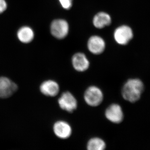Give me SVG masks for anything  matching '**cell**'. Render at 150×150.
<instances>
[{
    "mask_svg": "<svg viewBox=\"0 0 150 150\" xmlns=\"http://www.w3.org/2000/svg\"><path fill=\"white\" fill-rule=\"evenodd\" d=\"M105 115L108 121L115 124L121 123L124 118L122 108L117 103H112L109 105L105 110Z\"/></svg>",
    "mask_w": 150,
    "mask_h": 150,
    "instance_id": "4",
    "label": "cell"
},
{
    "mask_svg": "<svg viewBox=\"0 0 150 150\" xmlns=\"http://www.w3.org/2000/svg\"><path fill=\"white\" fill-rule=\"evenodd\" d=\"M144 90V86L141 80L137 78L130 79L123 85L121 94L126 101L135 103L140 99Z\"/></svg>",
    "mask_w": 150,
    "mask_h": 150,
    "instance_id": "1",
    "label": "cell"
},
{
    "mask_svg": "<svg viewBox=\"0 0 150 150\" xmlns=\"http://www.w3.org/2000/svg\"><path fill=\"white\" fill-rule=\"evenodd\" d=\"M58 104L62 110L73 112L77 108L78 102L75 96L70 92L63 93L58 99Z\"/></svg>",
    "mask_w": 150,
    "mask_h": 150,
    "instance_id": "3",
    "label": "cell"
},
{
    "mask_svg": "<svg viewBox=\"0 0 150 150\" xmlns=\"http://www.w3.org/2000/svg\"><path fill=\"white\" fill-rule=\"evenodd\" d=\"M19 40L23 43L31 42L34 38V32L30 28L24 26L19 30L17 33Z\"/></svg>",
    "mask_w": 150,
    "mask_h": 150,
    "instance_id": "13",
    "label": "cell"
},
{
    "mask_svg": "<svg viewBox=\"0 0 150 150\" xmlns=\"http://www.w3.org/2000/svg\"><path fill=\"white\" fill-rule=\"evenodd\" d=\"M106 147L104 140L99 137H93L88 140L87 149L88 150H103Z\"/></svg>",
    "mask_w": 150,
    "mask_h": 150,
    "instance_id": "14",
    "label": "cell"
},
{
    "mask_svg": "<svg viewBox=\"0 0 150 150\" xmlns=\"http://www.w3.org/2000/svg\"><path fill=\"white\" fill-rule=\"evenodd\" d=\"M17 88L16 84L8 78L0 77V98L9 97L16 91Z\"/></svg>",
    "mask_w": 150,
    "mask_h": 150,
    "instance_id": "6",
    "label": "cell"
},
{
    "mask_svg": "<svg viewBox=\"0 0 150 150\" xmlns=\"http://www.w3.org/2000/svg\"><path fill=\"white\" fill-rule=\"evenodd\" d=\"M51 30L54 37L58 39H63L68 34L69 25L64 20H55L51 23Z\"/></svg>",
    "mask_w": 150,
    "mask_h": 150,
    "instance_id": "7",
    "label": "cell"
},
{
    "mask_svg": "<svg viewBox=\"0 0 150 150\" xmlns=\"http://www.w3.org/2000/svg\"><path fill=\"white\" fill-rule=\"evenodd\" d=\"M61 4L66 9H69L71 8L72 4V0H59Z\"/></svg>",
    "mask_w": 150,
    "mask_h": 150,
    "instance_id": "15",
    "label": "cell"
},
{
    "mask_svg": "<svg viewBox=\"0 0 150 150\" xmlns=\"http://www.w3.org/2000/svg\"><path fill=\"white\" fill-rule=\"evenodd\" d=\"M134 33L132 29L127 26L123 25L116 29L114 33V38L118 44L125 45L128 44L133 38Z\"/></svg>",
    "mask_w": 150,
    "mask_h": 150,
    "instance_id": "5",
    "label": "cell"
},
{
    "mask_svg": "<svg viewBox=\"0 0 150 150\" xmlns=\"http://www.w3.org/2000/svg\"><path fill=\"white\" fill-rule=\"evenodd\" d=\"M7 3L5 0H0V13H2L7 8Z\"/></svg>",
    "mask_w": 150,
    "mask_h": 150,
    "instance_id": "16",
    "label": "cell"
},
{
    "mask_svg": "<svg viewBox=\"0 0 150 150\" xmlns=\"http://www.w3.org/2000/svg\"><path fill=\"white\" fill-rule=\"evenodd\" d=\"M103 93L98 87L91 86L86 89L84 93V99L86 103L91 107H97L103 101Z\"/></svg>",
    "mask_w": 150,
    "mask_h": 150,
    "instance_id": "2",
    "label": "cell"
},
{
    "mask_svg": "<svg viewBox=\"0 0 150 150\" xmlns=\"http://www.w3.org/2000/svg\"><path fill=\"white\" fill-rule=\"evenodd\" d=\"M93 23L94 25L97 28H102L110 24L111 18L108 14L100 12L95 16Z\"/></svg>",
    "mask_w": 150,
    "mask_h": 150,
    "instance_id": "12",
    "label": "cell"
},
{
    "mask_svg": "<svg viewBox=\"0 0 150 150\" xmlns=\"http://www.w3.org/2000/svg\"><path fill=\"white\" fill-rule=\"evenodd\" d=\"M88 46L89 50L94 54H100L104 51L105 44L104 40L98 36H92L89 39Z\"/></svg>",
    "mask_w": 150,
    "mask_h": 150,
    "instance_id": "11",
    "label": "cell"
},
{
    "mask_svg": "<svg viewBox=\"0 0 150 150\" xmlns=\"http://www.w3.org/2000/svg\"><path fill=\"white\" fill-rule=\"evenodd\" d=\"M53 130L56 137L62 139H66L71 137L72 129L67 121H58L54 123Z\"/></svg>",
    "mask_w": 150,
    "mask_h": 150,
    "instance_id": "8",
    "label": "cell"
},
{
    "mask_svg": "<svg viewBox=\"0 0 150 150\" xmlns=\"http://www.w3.org/2000/svg\"><path fill=\"white\" fill-rule=\"evenodd\" d=\"M40 89V92L46 96L55 97L59 94L60 87L55 81L49 80L42 83Z\"/></svg>",
    "mask_w": 150,
    "mask_h": 150,
    "instance_id": "10",
    "label": "cell"
},
{
    "mask_svg": "<svg viewBox=\"0 0 150 150\" xmlns=\"http://www.w3.org/2000/svg\"><path fill=\"white\" fill-rule=\"evenodd\" d=\"M72 63L74 69L80 72L87 71L89 67L90 63L84 54L77 53L73 56Z\"/></svg>",
    "mask_w": 150,
    "mask_h": 150,
    "instance_id": "9",
    "label": "cell"
}]
</instances>
